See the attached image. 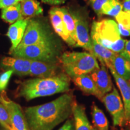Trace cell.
<instances>
[{
    "instance_id": "cell-1",
    "label": "cell",
    "mask_w": 130,
    "mask_h": 130,
    "mask_svg": "<svg viewBox=\"0 0 130 130\" xmlns=\"http://www.w3.org/2000/svg\"><path fill=\"white\" fill-rule=\"evenodd\" d=\"M71 93H64L56 100L25 109L28 130H53L72 114L74 102Z\"/></svg>"
},
{
    "instance_id": "cell-2",
    "label": "cell",
    "mask_w": 130,
    "mask_h": 130,
    "mask_svg": "<svg viewBox=\"0 0 130 130\" xmlns=\"http://www.w3.org/2000/svg\"><path fill=\"white\" fill-rule=\"evenodd\" d=\"M71 78L65 73H60L52 77L36 78L24 81L18 91L19 96L27 101L40 97L68 92Z\"/></svg>"
},
{
    "instance_id": "cell-3",
    "label": "cell",
    "mask_w": 130,
    "mask_h": 130,
    "mask_svg": "<svg viewBox=\"0 0 130 130\" xmlns=\"http://www.w3.org/2000/svg\"><path fill=\"white\" fill-rule=\"evenodd\" d=\"M90 37L93 41L116 54L123 51L127 40L122 38L116 21L107 19L94 21L91 28Z\"/></svg>"
},
{
    "instance_id": "cell-4",
    "label": "cell",
    "mask_w": 130,
    "mask_h": 130,
    "mask_svg": "<svg viewBox=\"0 0 130 130\" xmlns=\"http://www.w3.org/2000/svg\"><path fill=\"white\" fill-rule=\"evenodd\" d=\"M64 73L71 78L90 74L100 68L98 60L89 52H64L60 57Z\"/></svg>"
},
{
    "instance_id": "cell-5",
    "label": "cell",
    "mask_w": 130,
    "mask_h": 130,
    "mask_svg": "<svg viewBox=\"0 0 130 130\" xmlns=\"http://www.w3.org/2000/svg\"><path fill=\"white\" fill-rule=\"evenodd\" d=\"M61 46L59 41L44 42L14 49L12 56L31 60L57 63L61 56Z\"/></svg>"
},
{
    "instance_id": "cell-6",
    "label": "cell",
    "mask_w": 130,
    "mask_h": 130,
    "mask_svg": "<svg viewBox=\"0 0 130 130\" xmlns=\"http://www.w3.org/2000/svg\"><path fill=\"white\" fill-rule=\"evenodd\" d=\"M58 41L48 26L39 21L28 19L22 41L16 48L28 45Z\"/></svg>"
},
{
    "instance_id": "cell-7",
    "label": "cell",
    "mask_w": 130,
    "mask_h": 130,
    "mask_svg": "<svg viewBox=\"0 0 130 130\" xmlns=\"http://www.w3.org/2000/svg\"><path fill=\"white\" fill-rule=\"evenodd\" d=\"M101 101L111 116L113 126H123L126 122L124 106L122 98L116 87H113L111 92L104 95Z\"/></svg>"
},
{
    "instance_id": "cell-8",
    "label": "cell",
    "mask_w": 130,
    "mask_h": 130,
    "mask_svg": "<svg viewBox=\"0 0 130 130\" xmlns=\"http://www.w3.org/2000/svg\"><path fill=\"white\" fill-rule=\"evenodd\" d=\"M75 23L76 47H81L89 51L91 44L89 22L85 12L78 10L71 11Z\"/></svg>"
},
{
    "instance_id": "cell-9",
    "label": "cell",
    "mask_w": 130,
    "mask_h": 130,
    "mask_svg": "<svg viewBox=\"0 0 130 130\" xmlns=\"http://www.w3.org/2000/svg\"><path fill=\"white\" fill-rule=\"evenodd\" d=\"M1 102L7 109L14 130H28L25 116L20 105L9 99L5 91L0 95Z\"/></svg>"
},
{
    "instance_id": "cell-10",
    "label": "cell",
    "mask_w": 130,
    "mask_h": 130,
    "mask_svg": "<svg viewBox=\"0 0 130 130\" xmlns=\"http://www.w3.org/2000/svg\"><path fill=\"white\" fill-rule=\"evenodd\" d=\"M32 60L25 58L16 57H6L1 61V66L7 70L11 69L14 74L20 76L30 75Z\"/></svg>"
},
{
    "instance_id": "cell-11",
    "label": "cell",
    "mask_w": 130,
    "mask_h": 130,
    "mask_svg": "<svg viewBox=\"0 0 130 130\" xmlns=\"http://www.w3.org/2000/svg\"><path fill=\"white\" fill-rule=\"evenodd\" d=\"M107 69L106 66L101 64L90 74L102 96L111 92L114 87Z\"/></svg>"
},
{
    "instance_id": "cell-12",
    "label": "cell",
    "mask_w": 130,
    "mask_h": 130,
    "mask_svg": "<svg viewBox=\"0 0 130 130\" xmlns=\"http://www.w3.org/2000/svg\"><path fill=\"white\" fill-rule=\"evenodd\" d=\"M59 66L57 63L32 60L31 63L30 75L40 78L52 77L58 73Z\"/></svg>"
},
{
    "instance_id": "cell-13",
    "label": "cell",
    "mask_w": 130,
    "mask_h": 130,
    "mask_svg": "<svg viewBox=\"0 0 130 130\" xmlns=\"http://www.w3.org/2000/svg\"><path fill=\"white\" fill-rule=\"evenodd\" d=\"M115 79L121 94L125 114L126 121L130 123V83L116 74L113 68L108 69Z\"/></svg>"
},
{
    "instance_id": "cell-14",
    "label": "cell",
    "mask_w": 130,
    "mask_h": 130,
    "mask_svg": "<svg viewBox=\"0 0 130 130\" xmlns=\"http://www.w3.org/2000/svg\"><path fill=\"white\" fill-rule=\"evenodd\" d=\"M50 19L55 32L70 46L76 47V42L68 32L61 16L55 10L54 7L49 12Z\"/></svg>"
},
{
    "instance_id": "cell-15",
    "label": "cell",
    "mask_w": 130,
    "mask_h": 130,
    "mask_svg": "<svg viewBox=\"0 0 130 130\" xmlns=\"http://www.w3.org/2000/svg\"><path fill=\"white\" fill-rule=\"evenodd\" d=\"M28 19L22 18L12 24L9 27L7 35L12 43L10 52L13 51L14 49L17 48L22 41L28 24Z\"/></svg>"
},
{
    "instance_id": "cell-16",
    "label": "cell",
    "mask_w": 130,
    "mask_h": 130,
    "mask_svg": "<svg viewBox=\"0 0 130 130\" xmlns=\"http://www.w3.org/2000/svg\"><path fill=\"white\" fill-rule=\"evenodd\" d=\"M89 53L92 54L94 57L100 61L101 64L105 65L108 69L112 67L111 61L114 56L116 54L111 50H108L98 43L91 39V44Z\"/></svg>"
},
{
    "instance_id": "cell-17",
    "label": "cell",
    "mask_w": 130,
    "mask_h": 130,
    "mask_svg": "<svg viewBox=\"0 0 130 130\" xmlns=\"http://www.w3.org/2000/svg\"><path fill=\"white\" fill-rule=\"evenodd\" d=\"M72 81L77 87L89 95H93L101 100L102 96L90 74H84L73 78Z\"/></svg>"
},
{
    "instance_id": "cell-18",
    "label": "cell",
    "mask_w": 130,
    "mask_h": 130,
    "mask_svg": "<svg viewBox=\"0 0 130 130\" xmlns=\"http://www.w3.org/2000/svg\"><path fill=\"white\" fill-rule=\"evenodd\" d=\"M75 130H92V126L89 122L84 107L75 101L72 107Z\"/></svg>"
},
{
    "instance_id": "cell-19",
    "label": "cell",
    "mask_w": 130,
    "mask_h": 130,
    "mask_svg": "<svg viewBox=\"0 0 130 130\" xmlns=\"http://www.w3.org/2000/svg\"><path fill=\"white\" fill-rule=\"evenodd\" d=\"M111 65L117 74L126 81L130 80V61L116 54L112 60Z\"/></svg>"
},
{
    "instance_id": "cell-20",
    "label": "cell",
    "mask_w": 130,
    "mask_h": 130,
    "mask_svg": "<svg viewBox=\"0 0 130 130\" xmlns=\"http://www.w3.org/2000/svg\"><path fill=\"white\" fill-rule=\"evenodd\" d=\"M21 5L23 18L28 19L43 13V10L37 0H22Z\"/></svg>"
},
{
    "instance_id": "cell-21",
    "label": "cell",
    "mask_w": 130,
    "mask_h": 130,
    "mask_svg": "<svg viewBox=\"0 0 130 130\" xmlns=\"http://www.w3.org/2000/svg\"><path fill=\"white\" fill-rule=\"evenodd\" d=\"M54 9L61 16L70 36L76 42L75 23L71 10L66 7H54Z\"/></svg>"
},
{
    "instance_id": "cell-22",
    "label": "cell",
    "mask_w": 130,
    "mask_h": 130,
    "mask_svg": "<svg viewBox=\"0 0 130 130\" xmlns=\"http://www.w3.org/2000/svg\"><path fill=\"white\" fill-rule=\"evenodd\" d=\"M1 17L5 22L12 24L23 18L21 3L2 9Z\"/></svg>"
},
{
    "instance_id": "cell-23",
    "label": "cell",
    "mask_w": 130,
    "mask_h": 130,
    "mask_svg": "<svg viewBox=\"0 0 130 130\" xmlns=\"http://www.w3.org/2000/svg\"><path fill=\"white\" fill-rule=\"evenodd\" d=\"M93 123L97 130H109V123L106 116L101 109L96 105H93L92 108Z\"/></svg>"
},
{
    "instance_id": "cell-24",
    "label": "cell",
    "mask_w": 130,
    "mask_h": 130,
    "mask_svg": "<svg viewBox=\"0 0 130 130\" xmlns=\"http://www.w3.org/2000/svg\"><path fill=\"white\" fill-rule=\"evenodd\" d=\"M123 10L122 2L120 0H108L102 7L101 13L113 17H116Z\"/></svg>"
},
{
    "instance_id": "cell-25",
    "label": "cell",
    "mask_w": 130,
    "mask_h": 130,
    "mask_svg": "<svg viewBox=\"0 0 130 130\" xmlns=\"http://www.w3.org/2000/svg\"><path fill=\"white\" fill-rule=\"evenodd\" d=\"M0 123L6 130H14L9 114L3 104H0Z\"/></svg>"
},
{
    "instance_id": "cell-26",
    "label": "cell",
    "mask_w": 130,
    "mask_h": 130,
    "mask_svg": "<svg viewBox=\"0 0 130 130\" xmlns=\"http://www.w3.org/2000/svg\"><path fill=\"white\" fill-rule=\"evenodd\" d=\"M117 23L120 24L130 30V10L120 12L116 17Z\"/></svg>"
},
{
    "instance_id": "cell-27",
    "label": "cell",
    "mask_w": 130,
    "mask_h": 130,
    "mask_svg": "<svg viewBox=\"0 0 130 130\" xmlns=\"http://www.w3.org/2000/svg\"><path fill=\"white\" fill-rule=\"evenodd\" d=\"M13 74V71L9 69L0 75V92H3L6 89Z\"/></svg>"
},
{
    "instance_id": "cell-28",
    "label": "cell",
    "mask_w": 130,
    "mask_h": 130,
    "mask_svg": "<svg viewBox=\"0 0 130 130\" xmlns=\"http://www.w3.org/2000/svg\"><path fill=\"white\" fill-rule=\"evenodd\" d=\"M107 1L108 0H89L91 7L99 18L102 16V7Z\"/></svg>"
},
{
    "instance_id": "cell-29",
    "label": "cell",
    "mask_w": 130,
    "mask_h": 130,
    "mask_svg": "<svg viewBox=\"0 0 130 130\" xmlns=\"http://www.w3.org/2000/svg\"><path fill=\"white\" fill-rule=\"evenodd\" d=\"M22 0H0V9H3L9 6H13L21 3Z\"/></svg>"
},
{
    "instance_id": "cell-30",
    "label": "cell",
    "mask_w": 130,
    "mask_h": 130,
    "mask_svg": "<svg viewBox=\"0 0 130 130\" xmlns=\"http://www.w3.org/2000/svg\"><path fill=\"white\" fill-rule=\"evenodd\" d=\"M119 54L130 61V40H126L124 49Z\"/></svg>"
},
{
    "instance_id": "cell-31",
    "label": "cell",
    "mask_w": 130,
    "mask_h": 130,
    "mask_svg": "<svg viewBox=\"0 0 130 130\" xmlns=\"http://www.w3.org/2000/svg\"><path fill=\"white\" fill-rule=\"evenodd\" d=\"M58 130H75L74 120L68 119Z\"/></svg>"
},
{
    "instance_id": "cell-32",
    "label": "cell",
    "mask_w": 130,
    "mask_h": 130,
    "mask_svg": "<svg viewBox=\"0 0 130 130\" xmlns=\"http://www.w3.org/2000/svg\"><path fill=\"white\" fill-rule=\"evenodd\" d=\"M118 28L119 31L120 35L122 36L125 37H128L130 36V30L126 27H125L124 26L120 24H118Z\"/></svg>"
},
{
    "instance_id": "cell-33",
    "label": "cell",
    "mask_w": 130,
    "mask_h": 130,
    "mask_svg": "<svg viewBox=\"0 0 130 130\" xmlns=\"http://www.w3.org/2000/svg\"><path fill=\"white\" fill-rule=\"evenodd\" d=\"M42 1L45 4L53 5V6H58V5L64 4L66 0H42Z\"/></svg>"
},
{
    "instance_id": "cell-34",
    "label": "cell",
    "mask_w": 130,
    "mask_h": 130,
    "mask_svg": "<svg viewBox=\"0 0 130 130\" xmlns=\"http://www.w3.org/2000/svg\"><path fill=\"white\" fill-rule=\"evenodd\" d=\"M122 4L123 11L130 10V0H122Z\"/></svg>"
},
{
    "instance_id": "cell-35",
    "label": "cell",
    "mask_w": 130,
    "mask_h": 130,
    "mask_svg": "<svg viewBox=\"0 0 130 130\" xmlns=\"http://www.w3.org/2000/svg\"><path fill=\"white\" fill-rule=\"evenodd\" d=\"M92 130H97L96 129H95V128H94L93 127V128H92Z\"/></svg>"
},
{
    "instance_id": "cell-36",
    "label": "cell",
    "mask_w": 130,
    "mask_h": 130,
    "mask_svg": "<svg viewBox=\"0 0 130 130\" xmlns=\"http://www.w3.org/2000/svg\"><path fill=\"white\" fill-rule=\"evenodd\" d=\"M0 102H1V96H0Z\"/></svg>"
},
{
    "instance_id": "cell-37",
    "label": "cell",
    "mask_w": 130,
    "mask_h": 130,
    "mask_svg": "<svg viewBox=\"0 0 130 130\" xmlns=\"http://www.w3.org/2000/svg\"><path fill=\"white\" fill-rule=\"evenodd\" d=\"M128 130H130V129H128Z\"/></svg>"
}]
</instances>
